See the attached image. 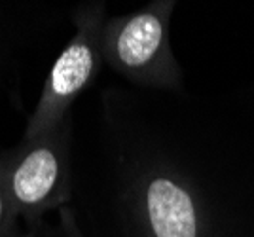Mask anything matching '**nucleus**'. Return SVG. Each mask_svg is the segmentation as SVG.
I'll use <instances>...</instances> for the list:
<instances>
[{"instance_id":"obj_4","label":"nucleus","mask_w":254,"mask_h":237,"mask_svg":"<svg viewBox=\"0 0 254 237\" xmlns=\"http://www.w3.org/2000/svg\"><path fill=\"white\" fill-rule=\"evenodd\" d=\"M105 21L103 2L84 4L74 11L76 33L55 59L21 140L36 139L59 125L70 116L72 103L97 80L103 66L101 33Z\"/></svg>"},{"instance_id":"obj_2","label":"nucleus","mask_w":254,"mask_h":237,"mask_svg":"<svg viewBox=\"0 0 254 237\" xmlns=\"http://www.w3.org/2000/svg\"><path fill=\"white\" fill-rule=\"evenodd\" d=\"M173 0L106 19L101 33L103 63L127 82L158 91H180L182 70L169 42Z\"/></svg>"},{"instance_id":"obj_1","label":"nucleus","mask_w":254,"mask_h":237,"mask_svg":"<svg viewBox=\"0 0 254 237\" xmlns=\"http://www.w3.org/2000/svg\"><path fill=\"white\" fill-rule=\"evenodd\" d=\"M112 201L124 237H254V125L224 121L201 152L122 142Z\"/></svg>"},{"instance_id":"obj_6","label":"nucleus","mask_w":254,"mask_h":237,"mask_svg":"<svg viewBox=\"0 0 254 237\" xmlns=\"http://www.w3.org/2000/svg\"><path fill=\"white\" fill-rule=\"evenodd\" d=\"M59 234L61 237H85L78 224L74 211L68 205L59 209Z\"/></svg>"},{"instance_id":"obj_5","label":"nucleus","mask_w":254,"mask_h":237,"mask_svg":"<svg viewBox=\"0 0 254 237\" xmlns=\"http://www.w3.org/2000/svg\"><path fill=\"white\" fill-rule=\"evenodd\" d=\"M11 162V150L0 154V237H6L11 230L17 228L19 216L11 203L10 188H8V169Z\"/></svg>"},{"instance_id":"obj_3","label":"nucleus","mask_w":254,"mask_h":237,"mask_svg":"<svg viewBox=\"0 0 254 237\" xmlns=\"http://www.w3.org/2000/svg\"><path fill=\"white\" fill-rule=\"evenodd\" d=\"M11 203L29 226L72 199V118L11 150L8 169Z\"/></svg>"},{"instance_id":"obj_7","label":"nucleus","mask_w":254,"mask_h":237,"mask_svg":"<svg viewBox=\"0 0 254 237\" xmlns=\"http://www.w3.org/2000/svg\"><path fill=\"white\" fill-rule=\"evenodd\" d=\"M6 237H36V232H34L32 228L29 230V232H21L19 228H15V230H11Z\"/></svg>"}]
</instances>
